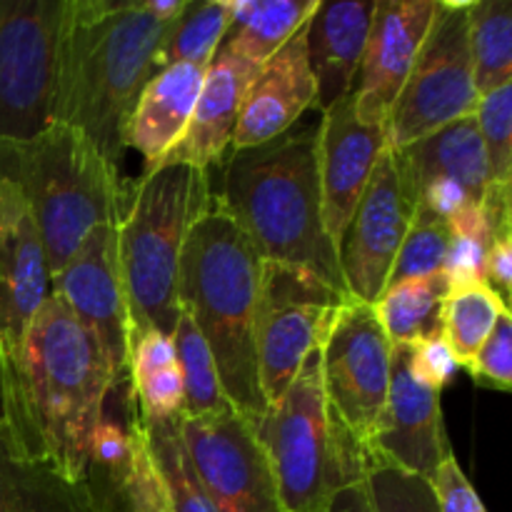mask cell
<instances>
[{"label":"cell","instance_id":"1","mask_svg":"<svg viewBox=\"0 0 512 512\" xmlns=\"http://www.w3.org/2000/svg\"><path fill=\"white\" fill-rule=\"evenodd\" d=\"M118 388L95 340L55 293L0 350V435L10 453L83 483L90 438Z\"/></svg>","mask_w":512,"mask_h":512},{"label":"cell","instance_id":"2","mask_svg":"<svg viewBox=\"0 0 512 512\" xmlns=\"http://www.w3.org/2000/svg\"><path fill=\"white\" fill-rule=\"evenodd\" d=\"M320 115L288 133L223 158L215 203L253 243L260 260L295 265L348 295L338 248L323 220L318 173Z\"/></svg>","mask_w":512,"mask_h":512},{"label":"cell","instance_id":"3","mask_svg":"<svg viewBox=\"0 0 512 512\" xmlns=\"http://www.w3.org/2000/svg\"><path fill=\"white\" fill-rule=\"evenodd\" d=\"M170 25L153 18L143 0H70L53 123L78 128L115 168Z\"/></svg>","mask_w":512,"mask_h":512},{"label":"cell","instance_id":"4","mask_svg":"<svg viewBox=\"0 0 512 512\" xmlns=\"http://www.w3.org/2000/svg\"><path fill=\"white\" fill-rule=\"evenodd\" d=\"M260 255L218 203L210 205L185 240L180 255L178 305L213 353L228 403L258 423L268 410L258 385L253 318Z\"/></svg>","mask_w":512,"mask_h":512},{"label":"cell","instance_id":"5","mask_svg":"<svg viewBox=\"0 0 512 512\" xmlns=\"http://www.w3.org/2000/svg\"><path fill=\"white\" fill-rule=\"evenodd\" d=\"M0 173L23 193L43 240L50 278L98 225L120 223L118 168L65 123H50L33 140H0Z\"/></svg>","mask_w":512,"mask_h":512},{"label":"cell","instance_id":"6","mask_svg":"<svg viewBox=\"0 0 512 512\" xmlns=\"http://www.w3.org/2000/svg\"><path fill=\"white\" fill-rule=\"evenodd\" d=\"M215 203L210 170L165 163L133 188L128 213L118 223V263L128 303L130 335L178 323L180 255L200 215Z\"/></svg>","mask_w":512,"mask_h":512},{"label":"cell","instance_id":"7","mask_svg":"<svg viewBox=\"0 0 512 512\" xmlns=\"http://www.w3.org/2000/svg\"><path fill=\"white\" fill-rule=\"evenodd\" d=\"M253 433L273 470L283 512H323L335 493L363 483L370 470L368 453L325 400L320 348L303 360Z\"/></svg>","mask_w":512,"mask_h":512},{"label":"cell","instance_id":"8","mask_svg":"<svg viewBox=\"0 0 512 512\" xmlns=\"http://www.w3.org/2000/svg\"><path fill=\"white\" fill-rule=\"evenodd\" d=\"M350 295L295 265L263 260L253 343L258 385L268 408L283 398L303 360L323 348Z\"/></svg>","mask_w":512,"mask_h":512},{"label":"cell","instance_id":"9","mask_svg":"<svg viewBox=\"0 0 512 512\" xmlns=\"http://www.w3.org/2000/svg\"><path fill=\"white\" fill-rule=\"evenodd\" d=\"M70 0H0V140L25 143L53 123Z\"/></svg>","mask_w":512,"mask_h":512},{"label":"cell","instance_id":"10","mask_svg":"<svg viewBox=\"0 0 512 512\" xmlns=\"http://www.w3.org/2000/svg\"><path fill=\"white\" fill-rule=\"evenodd\" d=\"M470 3L440 0L413 70L388 115V148L400 150L435 130L475 115L473 53H470Z\"/></svg>","mask_w":512,"mask_h":512},{"label":"cell","instance_id":"11","mask_svg":"<svg viewBox=\"0 0 512 512\" xmlns=\"http://www.w3.org/2000/svg\"><path fill=\"white\" fill-rule=\"evenodd\" d=\"M323 390L330 410L370 458L380 413L390 388L393 343L373 305L348 300L320 348Z\"/></svg>","mask_w":512,"mask_h":512},{"label":"cell","instance_id":"12","mask_svg":"<svg viewBox=\"0 0 512 512\" xmlns=\"http://www.w3.org/2000/svg\"><path fill=\"white\" fill-rule=\"evenodd\" d=\"M180 433L215 512H283L268 458L238 410L180 418Z\"/></svg>","mask_w":512,"mask_h":512},{"label":"cell","instance_id":"13","mask_svg":"<svg viewBox=\"0 0 512 512\" xmlns=\"http://www.w3.org/2000/svg\"><path fill=\"white\" fill-rule=\"evenodd\" d=\"M50 293L68 305L95 340L115 383L128 385L130 318L118 263V223L90 230L68 263L50 278Z\"/></svg>","mask_w":512,"mask_h":512},{"label":"cell","instance_id":"14","mask_svg":"<svg viewBox=\"0 0 512 512\" xmlns=\"http://www.w3.org/2000/svg\"><path fill=\"white\" fill-rule=\"evenodd\" d=\"M413 213L415 203L405 193L393 150L388 148L340 240V270L350 298L373 305L383 295Z\"/></svg>","mask_w":512,"mask_h":512},{"label":"cell","instance_id":"15","mask_svg":"<svg viewBox=\"0 0 512 512\" xmlns=\"http://www.w3.org/2000/svg\"><path fill=\"white\" fill-rule=\"evenodd\" d=\"M450 453L453 448L445 433L440 393L413 378L408 348L393 345L390 388L370 443V468L393 465L433 480L435 470Z\"/></svg>","mask_w":512,"mask_h":512},{"label":"cell","instance_id":"16","mask_svg":"<svg viewBox=\"0 0 512 512\" xmlns=\"http://www.w3.org/2000/svg\"><path fill=\"white\" fill-rule=\"evenodd\" d=\"M440 0H378L363 63L353 88L355 115L365 125H388V115L413 70Z\"/></svg>","mask_w":512,"mask_h":512},{"label":"cell","instance_id":"17","mask_svg":"<svg viewBox=\"0 0 512 512\" xmlns=\"http://www.w3.org/2000/svg\"><path fill=\"white\" fill-rule=\"evenodd\" d=\"M385 150H388V133L380 125L360 123L355 115L353 93L320 113V195H323L325 230L335 248H340L350 218Z\"/></svg>","mask_w":512,"mask_h":512},{"label":"cell","instance_id":"18","mask_svg":"<svg viewBox=\"0 0 512 512\" xmlns=\"http://www.w3.org/2000/svg\"><path fill=\"white\" fill-rule=\"evenodd\" d=\"M48 295L43 240L20 188L0 173V350L23 340Z\"/></svg>","mask_w":512,"mask_h":512},{"label":"cell","instance_id":"19","mask_svg":"<svg viewBox=\"0 0 512 512\" xmlns=\"http://www.w3.org/2000/svg\"><path fill=\"white\" fill-rule=\"evenodd\" d=\"M308 23L260 65L245 90L233 150L255 148L288 133L310 108L318 110V88L308 63Z\"/></svg>","mask_w":512,"mask_h":512},{"label":"cell","instance_id":"20","mask_svg":"<svg viewBox=\"0 0 512 512\" xmlns=\"http://www.w3.org/2000/svg\"><path fill=\"white\" fill-rule=\"evenodd\" d=\"M258 70L260 65L248 63L220 45L205 68L203 88L195 100L183 140L175 145L165 163H185L200 170L220 165L233 145L240 105Z\"/></svg>","mask_w":512,"mask_h":512},{"label":"cell","instance_id":"21","mask_svg":"<svg viewBox=\"0 0 512 512\" xmlns=\"http://www.w3.org/2000/svg\"><path fill=\"white\" fill-rule=\"evenodd\" d=\"M378 0H320L308 20V63L318 88V110H328L355 88Z\"/></svg>","mask_w":512,"mask_h":512},{"label":"cell","instance_id":"22","mask_svg":"<svg viewBox=\"0 0 512 512\" xmlns=\"http://www.w3.org/2000/svg\"><path fill=\"white\" fill-rule=\"evenodd\" d=\"M205 68L208 65L173 63L145 83L125 125V148L143 155L145 173L160 168L183 140L203 88Z\"/></svg>","mask_w":512,"mask_h":512},{"label":"cell","instance_id":"23","mask_svg":"<svg viewBox=\"0 0 512 512\" xmlns=\"http://www.w3.org/2000/svg\"><path fill=\"white\" fill-rule=\"evenodd\" d=\"M393 158L413 203H418L420 190L435 178H450L463 185L468 198L478 205L490 185L488 158L475 115L455 120L408 148L393 150Z\"/></svg>","mask_w":512,"mask_h":512},{"label":"cell","instance_id":"24","mask_svg":"<svg viewBox=\"0 0 512 512\" xmlns=\"http://www.w3.org/2000/svg\"><path fill=\"white\" fill-rule=\"evenodd\" d=\"M0 512H98L88 483L10 453L0 435Z\"/></svg>","mask_w":512,"mask_h":512},{"label":"cell","instance_id":"25","mask_svg":"<svg viewBox=\"0 0 512 512\" xmlns=\"http://www.w3.org/2000/svg\"><path fill=\"white\" fill-rule=\"evenodd\" d=\"M450 283L443 273L390 285L373 303L375 318L393 345L443 333V303Z\"/></svg>","mask_w":512,"mask_h":512},{"label":"cell","instance_id":"26","mask_svg":"<svg viewBox=\"0 0 512 512\" xmlns=\"http://www.w3.org/2000/svg\"><path fill=\"white\" fill-rule=\"evenodd\" d=\"M320 0H255L248 18L230 25L223 48L253 65L273 58L310 18Z\"/></svg>","mask_w":512,"mask_h":512},{"label":"cell","instance_id":"27","mask_svg":"<svg viewBox=\"0 0 512 512\" xmlns=\"http://www.w3.org/2000/svg\"><path fill=\"white\" fill-rule=\"evenodd\" d=\"M505 313H510L508 303L485 280L450 285L443 303V338L458 358L460 368L475 358Z\"/></svg>","mask_w":512,"mask_h":512},{"label":"cell","instance_id":"28","mask_svg":"<svg viewBox=\"0 0 512 512\" xmlns=\"http://www.w3.org/2000/svg\"><path fill=\"white\" fill-rule=\"evenodd\" d=\"M143 428L170 512H215L185 448L180 418L153 420V423H143Z\"/></svg>","mask_w":512,"mask_h":512},{"label":"cell","instance_id":"29","mask_svg":"<svg viewBox=\"0 0 512 512\" xmlns=\"http://www.w3.org/2000/svg\"><path fill=\"white\" fill-rule=\"evenodd\" d=\"M475 90L490 93L512 83V3L478 0L468 8Z\"/></svg>","mask_w":512,"mask_h":512},{"label":"cell","instance_id":"30","mask_svg":"<svg viewBox=\"0 0 512 512\" xmlns=\"http://www.w3.org/2000/svg\"><path fill=\"white\" fill-rule=\"evenodd\" d=\"M230 25L228 0H190L155 53V73L173 63L208 65L223 45Z\"/></svg>","mask_w":512,"mask_h":512},{"label":"cell","instance_id":"31","mask_svg":"<svg viewBox=\"0 0 512 512\" xmlns=\"http://www.w3.org/2000/svg\"><path fill=\"white\" fill-rule=\"evenodd\" d=\"M173 343L185 385L183 418H203V415H213L225 408H233L228 398H225L223 385H220L213 353H210L208 343H205L200 330L195 328V323L185 310L178 313Z\"/></svg>","mask_w":512,"mask_h":512},{"label":"cell","instance_id":"32","mask_svg":"<svg viewBox=\"0 0 512 512\" xmlns=\"http://www.w3.org/2000/svg\"><path fill=\"white\" fill-rule=\"evenodd\" d=\"M450 230L448 223L438 220L435 215L415 208L413 223L400 243L398 255H395L393 270L385 288L405 283V280L430 278V275L443 273V260L448 253Z\"/></svg>","mask_w":512,"mask_h":512},{"label":"cell","instance_id":"33","mask_svg":"<svg viewBox=\"0 0 512 512\" xmlns=\"http://www.w3.org/2000/svg\"><path fill=\"white\" fill-rule=\"evenodd\" d=\"M480 140L488 158L490 188L510 190L512 180V83L480 95L475 108Z\"/></svg>","mask_w":512,"mask_h":512},{"label":"cell","instance_id":"34","mask_svg":"<svg viewBox=\"0 0 512 512\" xmlns=\"http://www.w3.org/2000/svg\"><path fill=\"white\" fill-rule=\"evenodd\" d=\"M365 488L373 512H440L430 480L393 465L370 468Z\"/></svg>","mask_w":512,"mask_h":512},{"label":"cell","instance_id":"35","mask_svg":"<svg viewBox=\"0 0 512 512\" xmlns=\"http://www.w3.org/2000/svg\"><path fill=\"white\" fill-rule=\"evenodd\" d=\"M473 380L483 388L508 393L512 388V315L505 313L495 323L475 358L465 365Z\"/></svg>","mask_w":512,"mask_h":512},{"label":"cell","instance_id":"36","mask_svg":"<svg viewBox=\"0 0 512 512\" xmlns=\"http://www.w3.org/2000/svg\"><path fill=\"white\" fill-rule=\"evenodd\" d=\"M125 512H170L163 483H160L158 470L150 458L148 438H145L140 415L135 418V458L133 473L125 485Z\"/></svg>","mask_w":512,"mask_h":512},{"label":"cell","instance_id":"37","mask_svg":"<svg viewBox=\"0 0 512 512\" xmlns=\"http://www.w3.org/2000/svg\"><path fill=\"white\" fill-rule=\"evenodd\" d=\"M130 390H133V398L138 403V415L143 423L183 418L185 385L178 365L150 375L143 383L130 385Z\"/></svg>","mask_w":512,"mask_h":512},{"label":"cell","instance_id":"38","mask_svg":"<svg viewBox=\"0 0 512 512\" xmlns=\"http://www.w3.org/2000/svg\"><path fill=\"white\" fill-rule=\"evenodd\" d=\"M405 348H408L410 373L425 388L443 393L445 385L453 383L455 375H458L460 363L453 350H450V345L445 343L443 333L405 343Z\"/></svg>","mask_w":512,"mask_h":512},{"label":"cell","instance_id":"39","mask_svg":"<svg viewBox=\"0 0 512 512\" xmlns=\"http://www.w3.org/2000/svg\"><path fill=\"white\" fill-rule=\"evenodd\" d=\"M173 365H178L173 335H165L160 330H143V333L130 335L128 385L143 383L145 378Z\"/></svg>","mask_w":512,"mask_h":512},{"label":"cell","instance_id":"40","mask_svg":"<svg viewBox=\"0 0 512 512\" xmlns=\"http://www.w3.org/2000/svg\"><path fill=\"white\" fill-rule=\"evenodd\" d=\"M430 485H433L435 498H438L440 512H488L485 510L483 500H480V495L475 493L470 480L465 478V473L460 470L455 453H450L448 458L440 463V468L435 470Z\"/></svg>","mask_w":512,"mask_h":512},{"label":"cell","instance_id":"41","mask_svg":"<svg viewBox=\"0 0 512 512\" xmlns=\"http://www.w3.org/2000/svg\"><path fill=\"white\" fill-rule=\"evenodd\" d=\"M485 253H488V245L480 243V240L450 235L448 253L443 260V275L448 278V283L463 285L485 280Z\"/></svg>","mask_w":512,"mask_h":512},{"label":"cell","instance_id":"42","mask_svg":"<svg viewBox=\"0 0 512 512\" xmlns=\"http://www.w3.org/2000/svg\"><path fill=\"white\" fill-rule=\"evenodd\" d=\"M468 203H473V200L468 198L463 185H458L450 178H435L420 190L415 208L425 210V213L435 215L438 220L448 223V220Z\"/></svg>","mask_w":512,"mask_h":512},{"label":"cell","instance_id":"43","mask_svg":"<svg viewBox=\"0 0 512 512\" xmlns=\"http://www.w3.org/2000/svg\"><path fill=\"white\" fill-rule=\"evenodd\" d=\"M485 283L508 303L512 290V238L495 235L485 253Z\"/></svg>","mask_w":512,"mask_h":512},{"label":"cell","instance_id":"44","mask_svg":"<svg viewBox=\"0 0 512 512\" xmlns=\"http://www.w3.org/2000/svg\"><path fill=\"white\" fill-rule=\"evenodd\" d=\"M448 230L453 238L480 240L485 245H490V238H493V230H490L488 218H485V210L478 203H468L465 208H460L448 220Z\"/></svg>","mask_w":512,"mask_h":512},{"label":"cell","instance_id":"45","mask_svg":"<svg viewBox=\"0 0 512 512\" xmlns=\"http://www.w3.org/2000/svg\"><path fill=\"white\" fill-rule=\"evenodd\" d=\"M323 512H373L365 480L363 483L348 485V488H343L340 493H335L333 500L328 503V508Z\"/></svg>","mask_w":512,"mask_h":512},{"label":"cell","instance_id":"46","mask_svg":"<svg viewBox=\"0 0 512 512\" xmlns=\"http://www.w3.org/2000/svg\"><path fill=\"white\" fill-rule=\"evenodd\" d=\"M190 0H143L145 10H148L153 18L165 20V23H175L180 15L185 13Z\"/></svg>","mask_w":512,"mask_h":512}]
</instances>
